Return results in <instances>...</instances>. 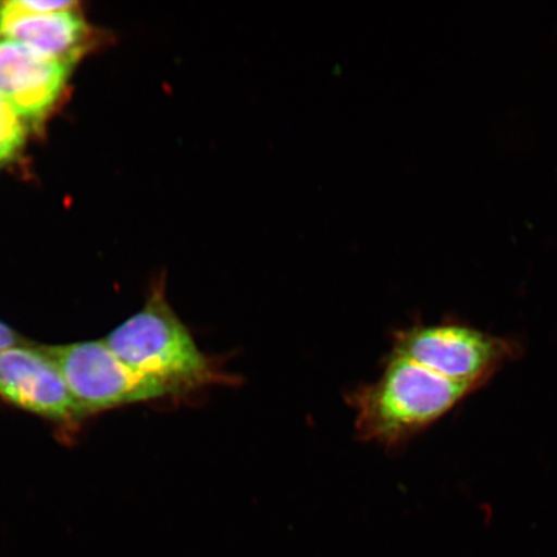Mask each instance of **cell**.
<instances>
[{"label": "cell", "instance_id": "1", "mask_svg": "<svg viewBox=\"0 0 557 557\" xmlns=\"http://www.w3.org/2000/svg\"><path fill=\"white\" fill-rule=\"evenodd\" d=\"M103 341L125 364L159 383L169 396L236 381L199 350L166 299L164 277L152 284L144 308Z\"/></svg>", "mask_w": 557, "mask_h": 557}, {"label": "cell", "instance_id": "2", "mask_svg": "<svg viewBox=\"0 0 557 557\" xmlns=\"http://www.w3.org/2000/svg\"><path fill=\"white\" fill-rule=\"evenodd\" d=\"M476 393L392 352L379 381L355 392L358 433L364 441L398 447Z\"/></svg>", "mask_w": 557, "mask_h": 557}, {"label": "cell", "instance_id": "3", "mask_svg": "<svg viewBox=\"0 0 557 557\" xmlns=\"http://www.w3.org/2000/svg\"><path fill=\"white\" fill-rule=\"evenodd\" d=\"M393 352L478 392L500 369L517 360L522 347L515 339L462 323L443 322L396 333Z\"/></svg>", "mask_w": 557, "mask_h": 557}, {"label": "cell", "instance_id": "4", "mask_svg": "<svg viewBox=\"0 0 557 557\" xmlns=\"http://www.w3.org/2000/svg\"><path fill=\"white\" fill-rule=\"evenodd\" d=\"M83 416L166 398L159 383L134 371L104 341L44 346Z\"/></svg>", "mask_w": 557, "mask_h": 557}, {"label": "cell", "instance_id": "5", "mask_svg": "<svg viewBox=\"0 0 557 557\" xmlns=\"http://www.w3.org/2000/svg\"><path fill=\"white\" fill-rule=\"evenodd\" d=\"M0 399L65 426L85 418L44 346L20 343L0 351Z\"/></svg>", "mask_w": 557, "mask_h": 557}, {"label": "cell", "instance_id": "6", "mask_svg": "<svg viewBox=\"0 0 557 557\" xmlns=\"http://www.w3.org/2000/svg\"><path fill=\"white\" fill-rule=\"evenodd\" d=\"M72 67L18 41H0V97L25 122H40L60 101Z\"/></svg>", "mask_w": 557, "mask_h": 557}, {"label": "cell", "instance_id": "7", "mask_svg": "<svg viewBox=\"0 0 557 557\" xmlns=\"http://www.w3.org/2000/svg\"><path fill=\"white\" fill-rule=\"evenodd\" d=\"M0 33L5 39L72 65L92 41V32L78 10L34 15L7 2L0 5Z\"/></svg>", "mask_w": 557, "mask_h": 557}, {"label": "cell", "instance_id": "8", "mask_svg": "<svg viewBox=\"0 0 557 557\" xmlns=\"http://www.w3.org/2000/svg\"><path fill=\"white\" fill-rule=\"evenodd\" d=\"M25 141V121L3 97H0V169L20 154Z\"/></svg>", "mask_w": 557, "mask_h": 557}, {"label": "cell", "instance_id": "9", "mask_svg": "<svg viewBox=\"0 0 557 557\" xmlns=\"http://www.w3.org/2000/svg\"><path fill=\"white\" fill-rule=\"evenodd\" d=\"M7 3L12 9L24 13H34V15L76 11L79 5L76 2H69V0H12V2Z\"/></svg>", "mask_w": 557, "mask_h": 557}, {"label": "cell", "instance_id": "10", "mask_svg": "<svg viewBox=\"0 0 557 557\" xmlns=\"http://www.w3.org/2000/svg\"><path fill=\"white\" fill-rule=\"evenodd\" d=\"M17 333L0 320V351L20 344Z\"/></svg>", "mask_w": 557, "mask_h": 557}]
</instances>
